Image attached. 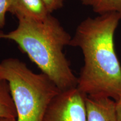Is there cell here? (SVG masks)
I'll use <instances>...</instances> for the list:
<instances>
[{
	"label": "cell",
	"instance_id": "obj_7",
	"mask_svg": "<svg viewBox=\"0 0 121 121\" xmlns=\"http://www.w3.org/2000/svg\"><path fill=\"white\" fill-rule=\"evenodd\" d=\"M16 110L8 81L0 78V118H16Z\"/></svg>",
	"mask_w": 121,
	"mask_h": 121
},
{
	"label": "cell",
	"instance_id": "obj_10",
	"mask_svg": "<svg viewBox=\"0 0 121 121\" xmlns=\"http://www.w3.org/2000/svg\"><path fill=\"white\" fill-rule=\"evenodd\" d=\"M9 6V0H0V29L5 25L6 14L8 13Z\"/></svg>",
	"mask_w": 121,
	"mask_h": 121
},
{
	"label": "cell",
	"instance_id": "obj_2",
	"mask_svg": "<svg viewBox=\"0 0 121 121\" xmlns=\"http://www.w3.org/2000/svg\"><path fill=\"white\" fill-rule=\"evenodd\" d=\"M0 39L14 42L30 60L63 91L78 87V78L63 51L72 37L51 14L42 20H18L17 27Z\"/></svg>",
	"mask_w": 121,
	"mask_h": 121
},
{
	"label": "cell",
	"instance_id": "obj_11",
	"mask_svg": "<svg viewBox=\"0 0 121 121\" xmlns=\"http://www.w3.org/2000/svg\"><path fill=\"white\" fill-rule=\"evenodd\" d=\"M116 111L118 121H121V97L116 101Z\"/></svg>",
	"mask_w": 121,
	"mask_h": 121
},
{
	"label": "cell",
	"instance_id": "obj_5",
	"mask_svg": "<svg viewBox=\"0 0 121 121\" xmlns=\"http://www.w3.org/2000/svg\"><path fill=\"white\" fill-rule=\"evenodd\" d=\"M86 121H118L116 101L108 97L85 98Z\"/></svg>",
	"mask_w": 121,
	"mask_h": 121
},
{
	"label": "cell",
	"instance_id": "obj_8",
	"mask_svg": "<svg viewBox=\"0 0 121 121\" xmlns=\"http://www.w3.org/2000/svg\"><path fill=\"white\" fill-rule=\"evenodd\" d=\"M82 4L90 7L99 15L115 13L121 20V0H81Z\"/></svg>",
	"mask_w": 121,
	"mask_h": 121
},
{
	"label": "cell",
	"instance_id": "obj_1",
	"mask_svg": "<svg viewBox=\"0 0 121 121\" xmlns=\"http://www.w3.org/2000/svg\"><path fill=\"white\" fill-rule=\"evenodd\" d=\"M121 20L115 13L87 17L78 25L71 46L80 48L84 63L78 77V88L94 97H121V65L114 37Z\"/></svg>",
	"mask_w": 121,
	"mask_h": 121
},
{
	"label": "cell",
	"instance_id": "obj_6",
	"mask_svg": "<svg viewBox=\"0 0 121 121\" xmlns=\"http://www.w3.org/2000/svg\"><path fill=\"white\" fill-rule=\"evenodd\" d=\"M8 13L17 19L42 20L51 14L42 0H9Z\"/></svg>",
	"mask_w": 121,
	"mask_h": 121
},
{
	"label": "cell",
	"instance_id": "obj_9",
	"mask_svg": "<svg viewBox=\"0 0 121 121\" xmlns=\"http://www.w3.org/2000/svg\"><path fill=\"white\" fill-rule=\"evenodd\" d=\"M49 13L58 10L63 7L65 0H42Z\"/></svg>",
	"mask_w": 121,
	"mask_h": 121
},
{
	"label": "cell",
	"instance_id": "obj_3",
	"mask_svg": "<svg viewBox=\"0 0 121 121\" xmlns=\"http://www.w3.org/2000/svg\"><path fill=\"white\" fill-rule=\"evenodd\" d=\"M0 78L9 84L16 121H43L50 103L61 91L46 75L34 73L16 58L0 62Z\"/></svg>",
	"mask_w": 121,
	"mask_h": 121
},
{
	"label": "cell",
	"instance_id": "obj_4",
	"mask_svg": "<svg viewBox=\"0 0 121 121\" xmlns=\"http://www.w3.org/2000/svg\"><path fill=\"white\" fill-rule=\"evenodd\" d=\"M86 95L78 87L60 91L50 103L43 121H86Z\"/></svg>",
	"mask_w": 121,
	"mask_h": 121
},
{
	"label": "cell",
	"instance_id": "obj_12",
	"mask_svg": "<svg viewBox=\"0 0 121 121\" xmlns=\"http://www.w3.org/2000/svg\"><path fill=\"white\" fill-rule=\"evenodd\" d=\"M0 121H16V119L8 118H0Z\"/></svg>",
	"mask_w": 121,
	"mask_h": 121
}]
</instances>
